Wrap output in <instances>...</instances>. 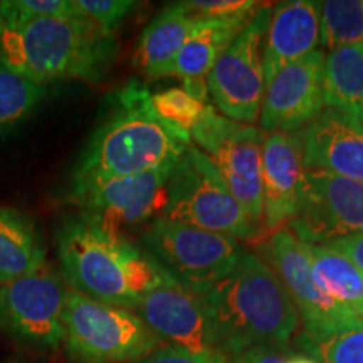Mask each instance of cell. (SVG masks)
<instances>
[{"instance_id":"6da1fadb","label":"cell","mask_w":363,"mask_h":363,"mask_svg":"<svg viewBox=\"0 0 363 363\" xmlns=\"http://www.w3.org/2000/svg\"><path fill=\"white\" fill-rule=\"evenodd\" d=\"M190 145L192 135L158 115L147 84L130 79L110 98L108 115L81 153L65 195L175 163Z\"/></svg>"},{"instance_id":"7a4b0ae2","label":"cell","mask_w":363,"mask_h":363,"mask_svg":"<svg viewBox=\"0 0 363 363\" xmlns=\"http://www.w3.org/2000/svg\"><path fill=\"white\" fill-rule=\"evenodd\" d=\"M201 298L212 350L225 358L262 345L283 347L299 326L296 306L278 274L249 251Z\"/></svg>"},{"instance_id":"3957f363","label":"cell","mask_w":363,"mask_h":363,"mask_svg":"<svg viewBox=\"0 0 363 363\" xmlns=\"http://www.w3.org/2000/svg\"><path fill=\"white\" fill-rule=\"evenodd\" d=\"M57 257L71 288L108 305L136 310L172 279L143 247L93 217H69L59 225Z\"/></svg>"},{"instance_id":"277c9868","label":"cell","mask_w":363,"mask_h":363,"mask_svg":"<svg viewBox=\"0 0 363 363\" xmlns=\"http://www.w3.org/2000/svg\"><path fill=\"white\" fill-rule=\"evenodd\" d=\"M116 57L115 33L78 19L0 26V65L30 83H98Z\"/></svg>"},{"instance_id":"5b68a950","label":"cell","mask_w":363,"mask_h":363,"mask_svg":"<svg viewBox=\"0 0 363 363\" xmlns=\"http://www.w3.org/2000/svg\"><path fill=\"white\" fill-rule=\"evenodd\" d=\"M158 217L235 240L254 239L262 233L227 189L214 163L195 145L172 167Z\"/></svg>"},{"instance_id":"8992f818","label":"cell","mask_w":363,"mask_h":363,"mask_svg":"<svg viewBox=\"0 0 363 363\" xmlns=\"http://www.w3.org/2000/svg\"><path fill=\"white\" fill-rule=\"evenodd\" d=\"M69 363H135L158 350L162 340L126 308L69 289L65 313Z\"/></svg>"},{"instance_id":"52a82bcc","label":"cell","mask_w":363,"mask_h":363,"mask_svg":"<svg viewBox=\"0 0 363 363\" xmlns=\"http://www.w3.org/2000/svg\"><path fill=\"white\" fill-rule=\"evenodd\" d=\"M142 247L172 279L197 294L229 274L244 254L233 238L162 217L150 222Z\"/></svg>"},{"instance_id":"ba28073f","label":"cell","mask_w":363,"mask_h":363,"mask_svg":"<svg viewBox=\"0 0 363 363\" xmlns=\"http://www.w3.org/2000/svg\"><path fill=\"white\" fill-rule=\"evenodd\" d=\"M192 140L216 165L222 180L254 224H262V145L264 133L252 125L219 115L208 104L190 131Z\"/></svg>"},{"instance_id":"9c48e42d","label":"cell","mask_w":363,"mask_h":363,"mask_svg":"<svg viewBox=\"0 0 363 363\" xmlns=\"http://www.w3.org/2000/svg\"><path fill=\"white\" fill-rule=\"evenodd\" d=\"M271 13L267 4L257 9L207 74L217 110L238 123L252 125L259 120L266 93L261 51Z\"/></svg>"},{"instance_id":"30bf717a","label":"cell","mask_w":363,"mask_h":363,"mask_svg":"<svg viewBox=\"0 0 363 363\" xmlns=\"http://www.w3.org/2000/svg\"><path fill=\"white\" fill-rule=\"evenodd\" d=\"M67 291L52 264L24 278L0 284V330L40 350L65 345Z\"/></svg>"},{"instance_id":"8fae6325","label":"cell","mask_w":363,"mask_h":363,"mask_svg":"<svg viewBox=\"0 0 363 363\" xmlns=\"http://www.w3.org/2000/svg\"><path fill=\"white\" fill-rule=\"evenodd\" d=\"M267 256L303 321L301 347L342 331L360 328L355 313L338 305L316 283L303 242L294 238L291 230L278 229L272 233L267 242Z\"/></svg>"},{"instance_id":"7c38bea8","label":"cell","mask_w":363,"mask_h":363,"mask_svg":"<svg viewBox=\"0 0 363 363\" xmlns=\"http://www.w3.org/2000/svg\"><path fill=\"white\" fill-rule=\"evenodd\" d=\"M291 234L306 244H328L363 233V184L325 170H305Z\"/></svg>"},{"instance_id":"4fadbf2b","label":"cell","mask_w":363,"mask_h":363,"mask_svg":"<svg viewBox=\"0 0 363 363\" xmlns=\"http://www.w3.org/2000/svg\"><path fill=\"white\" fill-rule=\"evenodd\" d=\"M172 167L174 163L108 180L83 192L65 195V201L78 207L83 216L121 233L125 227H135L160 216Z\"/></svg>"},{"instance_id":"5bb4252c","label":"cell","mask_w":363,"mask_h":363,"mask_svg":"<svg viewBox=\"0 0 363 363\" xmlns=\"http://www.w3.org/2000/svg\"><path fill=\"white\" fill-rule=\"evenodd\" d=\"M325 52L316 49L286 66L266 86L259 123L271 133L306 128L325 108Z\"/></svg>"},{"instance_id":"9a60e30c","label":"cell","mask_w":363,"mask_h":363,"mask_svg":"<svg viewBox=\"0 0 363 363\" xmlns=\"http://www.w3.org/2000/svg\"><path fill=\"white\" fill-rule=\"evenodd\" d=\"M303 169L325 170L363 184V121L337 110H323L299 131Z\"/></svg>"},{"instance_id":"2e32d148","label":"cell","mask_w":363,"mask_h":363,"mask_svg":"<svg viewBox=\"0 0 363 363\" xmlns=\"http://www.w3.org/2000/svg\"><path fill=\"white\" fill-rule=\"evenodd\" d=\"M136 315L162 342L192 352L212 350L201 294L174 279L150 291L136 306Z\"/></svg>"},{"instance_id":"e0dca14e","label":"cell","mask_w":363,"mask_h":363,"mask_svg":"<svg viewBox=\"0 0 363 363\" xmlns=\"http://www.w3.org/2000/svg\"><path fill=\"white\" fill-rule=\"evenodd\" d=\"M299 133H271L262 145V224L276 233L296 214L303 182Z\"/></svg>"},{"instance_id":"ac0fdd59","label":"cell","mask_w":363,"mask_h":363,"mask_svg":"<svg viewBox=\"0 0 363 363\" xmlns=\"http://www.w3.org/2000/svg\"><path fill=\"white\" fill-rule=\"evenodd\" d=\"M320 44V7L318 2L289 0L276 6L262 40V72L266 86L286 66L293 65Z\"/></svg>"},{"instance_id":"d6986e66","label":"cell","mask_w":363,"mask_h":363,"mask_svg":"<svg viewBox=\"0 0 363 363\" xmlns=\"http://www.w3.org/2000/svg\"><path fill=\"white\" fill-rule=\"evenodd\" d=\"M48 262V247L35 222L0 206V284L33 274Z\"/></svg>"},{"instance_id":"ffe728a7","label":"cell","mask_w":363,"mask_h":363,"mask_svg":"<svg viewBox=\"0 0 363 363\" xmlns=\"http://www.w3.org/2000/svg\"><path fill=\"white\" fill-rule=\"evenodd\" d=\"M197 22L182 2L163 9L140 35L133 57L136 69L148 78H158L179 54Z\"/></svg>"},{"instance_id":"44dd1931","label":"cell","mask_w":363,"mask_h":363,"mask_svg":"<svg viewBox=\"0 0 363 363\" xmlns=\"http://www.w3.org/2000/svg\"><path fill=\"white\" fill-rule=\"evenodd\" d=\"M242 27L239 24H225V22L199 21L174 61L160 72L158 78L162 76H179L182 79L207 78L217 59L222 56L227 45L233 43Z\"/></svg>"},{"instance_id":"7402d4cb","label":"cell","mask_w":363,"mask_h":363,"mask_svg":"<svg viewBox=\"0 0 363 363\" xmlns=\"http://www.w3.org/2000/svg\"><path fill=\"white\" fill-rule=\"evenodd\" d=\"M325 106L363 121V44L345 45L326 56Z\"/></svg>"},{"instance_id":"603a6c76","label":"cell","mask_w":363,"mask_h":363,"mask_svg":"<svg viewBox=\"0 0 363 363\" xmlns=\"http://www.w3.org/2000/svg\"><path fill=\"white\" fill-rule=\"evenodd\" d=\"M313 276L331 299L353 313L363 306V274L358 267L326 244L303 242Z\"/></svg>"},{"instance_id":"cb8c5ba5","label":"cell","mask_w":363,"mask_h":363,"mask_svg":"<svg viewBox=\"0 0 363 363\" xmlns=\"http://www.w3.org/2000/svg\"><path fill=\"white\" fill-rule=\"evenodd\" d=\"M45 94V86L30 83L0 65V138L19 128Z\"/></svg>"},{"instance_id":"d4e9b609","label":"cell","mask_w":363,"mask_h":363,"mask_svg":"<svg viewBox=\"0 0 363 363\" xmlns=\"http://www.w3.org/2000/svg\"><path fill=\"white\" fill-rule=\"evenodd\" d=\"M320 7V43L328 51L363 44V2L326 0Z\"/></svg>"},{"instance_id":"484cf974","label":"cell","mask_w":363,"mask_h":363,"mask_svg":"<svg viewBox=\"0 0 363 363\" xmlns=\"http://www.w3.org/2000/svg\"><path fill=\"white\" fill-rule=\"evenodd\" d=\"M83 17L74 0H0V26H22L38 19Z\"/></svg>"},{"instance_id":"4316f807","label":"cell","mask_w":363,"mask_h":363,"mask_svg":"<svg viewBox=\"0 0 363 363\" xmlns=\"http://www.w3.org/2000/svg\"><path fill=\"white\" fill-rule=\"evenodd\" d=\"M152 103L163 120L187 133L194 130L206 108L211 104L192 96L184 88H169L152 94Z\"/></svg>"},{"instance_id":"83f0119b","label":"cell","mask_w":363,"mask_h":363,"mask_svg":"<svg viewBox=\"0 0 363 363\" xmlns=\"http://www.w3.org/2000/svg\"><path fill=\"white\" fill-rule=\"evenodd\" d=\"M195 21L246 26L259 9L252 0H190L182 2Z\"/></svg>"},{"instance_id":"f1b7e54d","label":"cell","mask_w":363,"mask_h":363,"mask_svg":"<svg viewBox=\"0 0 363 363\" xmlns=\"http://www.w3.org/2000/svg\"><path fill=\"white\" fill-rule=\"evenodd\" d=\"M318 363H363V328H353L305 345Z\"/></svg>"},{"instance_id":"f546056e","label":"cell","mask_w":363,"mask_h":363,"mask_svg":"<svg viewBox=\"0 0 363 363\" xmlns=\"http://www.w3.org/2000/svg\"><path fill=\"white\" fill-rule=\"evenodd\" d=\"M74 4L84 19L108 33H115L120 22L136 7L131 0H74Z\"/></svg>"},{"instance_id":"4dcf8cb0","label":"cell","mask_w":363,"mask_h":363,"mask_svg":"<svg viewBox=\"0 0 363 363\" xmlns=\"http://www.w3.org/2000/svg\"><path fill=\"white\" fill-rule=\"evenodd\" d=\"M135 363H227V358L214 350L192 352L180 347H160Z\"/></svg>"},{"instance_id":"1f68e13d","label":"cell","mask_w":363,"mask_h":363,"mask_svg":"<svg viewBox=\"0 0 363 363\" xmlns=\"http://www.w3.org/2000/svg\"><path fill=\"white\" fill-rule=\"evenodd\" d=\"M293 353L286 352L283 347L262 345L234 357V363H288Z\"/></svg>"},{"instance_id":"d6a6232c","label":"cell","mask_w":363,"mask_h":363,"mask_svg":"<svg viewBox=\"0 0 363 363\" xmlns=\"http://www.w3.org/2000/svg\"><path fill=\"white\" fill-rule=\"evenodd\" d=\"M326 246L337 249L343 256H347L353 264L358 267V271L363 274V233L345 235V238L335 239Z\"/></svg>"},{"instance_id":"836d02e7","label":"cell","mask_w":363,"mask_h":363,"mask_svg":"<svg viewBox=\"0 0 363 363\" xmlns=\"http://www.w3.org/2000/svg\"><path fill=\"white\" fill-rule=\"evenodd\" d=\"M288 363H318L315 358L306 355H291Z\"/></svg>"},{"instance_id":"e575fe53","label":"cell","mask_w":363,"mask_h":363,"mask_svg":"<svg viewBox=\"0 0 363 363\" xmlns=\"http://www.w3.org/2000/svg\"><path fill=\"white\" fill-rule=\"evenodd\" d=\"M355 318H357V321H358V326H360V328H363V306L358 311H355Z\"/></svg>"},{"instance_id":"d590c367","label":"cell","mask_w":363,"mask_h":363,"mask_svg":"<svg viewBox=\"0 0 363 363\" xmlns=\"http://www.w3.org/2000/svg\"><path fill=\"white\" fill-rule=\"evenodd\" d=\"M4 363H27V362L22 360V358H19V357H12V358H9V360H6Z\"/></svg>"}]
</instances>
